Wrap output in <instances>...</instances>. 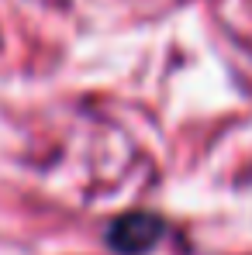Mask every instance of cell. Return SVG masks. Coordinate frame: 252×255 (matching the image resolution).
<instances>
[{
    "instance_id": "cell-1",
    "label": "cell",
    "mask_w": 252,
    "mask_h": 255,
    "mask_svg": "<svg viewBox=\"0 0 252 255\" xmlns=\"http://www.w3.org/2000/svg\"><path fill=\"white\" fill-rule=\"evenodd\" d=\"M163 235V221L152 217V214H128V217H118L114 228H111V242L114 249L125 255H135V252H145L159 242Z\"/></svg>"
}]
</instances>
